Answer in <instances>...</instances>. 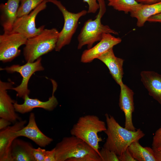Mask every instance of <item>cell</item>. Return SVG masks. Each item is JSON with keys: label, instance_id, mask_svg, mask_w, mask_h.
Here are the masks:
<instances>
[{"label": "cell", "instance_id": "f1b7e54d", "mask_svg": "<svg viewBox=\"0 0 161 161\" xmlns=\"http://www.w3.org/2000/svg\"><path fill=\"white\" fill-rule=\"evenodd\" d=\"M117 156L119 161H137L132 156L128 148L121 155Z\"/></svg>", "mask_w": 161, "mask_h": 161}, {"label": "cell", "instance_id": "1f68e13d", "mask_svg": "<svg viewBox=\"0 0 161 161\" xmlns=\"http://www.w3.org/2000/svg\"><path fill=\"white\" fill-rule=\"evenodd\" d=\"M11 122L9 120L4 118L1 117L0 119V130L4 129L10 125Z\"/></svg>", "mask_w": 161, "mask_h": 161}, {"label": "cell", "instance_id": "f546056e", "mask_svg": "<svg viewBox=\"0 0 161 161\" xmlns=\"http://www.w3.org/2000/svg\"><path fill=\"white\" fill-rule=\"evenodd\" d=\"M44 161H56L54 148L50 150H46Z\"/></svg>", "mask_w": 161, "mask_h": 161}, {"label": "cell", "instance_id": "d6986e66", "mask_svg": "<svg viewBox=\"0 0 161 161\" xmlns=\"http://www.w3.org/2000/svg\"><path fill=\"white\" fill-rule=\"evenodd\" d=\"M33 148L30 143L16 138L10 148L11 161H35L32 154Z\"/></svg>", "mask_w": 161, "mask_h": 161}, {"label": "cell", "instance_id": "277c9868", "mask_svg": "<svg viewBox=\"0 0 161 161\" xmlns=\"http://www.w3.org/2000/svg\"><path fill=\"white\" fill-rule=\"evenodd\" d=\"M59 32L57 29H44L40 34L28 38L23 49L27 62H33L55 49Z\"/></svg>", "mask_w": 161, "mask_h": 161}, {"label": "cell", "instance_id": "7402d4cb", "mask_svg": "<svg viewBox=\"0 0 161 161\" xmlns=\"http://www.w3.org/2000/svg\"><path fill=\"white\" fill-rule=\"evenodd\" d=\"M108 5L118 11L124 12L125 13L134 11L142 4L136 0H108Z\"/></svg>", "mask_w": 161, "mask_h": 161}, {"label": "cell", "instance_id": "3957f363", "mask_svg": "<svg viewBox=\"0 0 161 161\" xmlns=\"http://www.w3.org/2000/svg\"><path fill=\"white\" fill-rule=\"evenodd\" d=\"M97 1L99 8L95 18L94 20L89 19L85 22L78 36V49L86 45L88 49L91 48L95 42L102 39L104 33L118 34L117 32L108 25L101 23V19L106 10V4L104 0H98Z\"/></svg>", "mask_w": 161, "mask_h": 161}, {"label": "cell", "instance_id": "6da1fadb", "mask_svg": "<svg viewBox=\"0 0 161 161\" xmlns=\"http://www.w3.org/2000/svg\"><path fill=\"white\" fill-rule=\"evenodd\" d=\"M106 129L104 132L107 136L104 148L114 152L117 156L121 155L133 142L139 141L145 135L140 129L135 131L121 126L113 116L105 115Z\"/></svg>", "mask_w": 161, "mask_h": 161}, {"label": "cell", "instance_id": "8fae6325", "mask_svg": "<svg viewBox=\"0 0 161 161\" xmlns=\"http://www.w3.org/2000/svg\"><path fill=\"white\" fill-rule=\"evenodd\" d=\"M53 85L52 95L48 100L46 101H42L35 98H30L29 95H26L24 99V102L22 104H19L16 102L14 103L16 111L19 113L24 114L31 111L34 108H39L43 109L48 111L53 110L58 104V101L54 95V92L56 89L57 85L53 80H51Z\"/></svg>", "mask_w": 161, "mask_h": 161}, {"label": "cell", "instance_id": "4316f807", "mask_svg": "<svg viewBox=\"0 0 161 161\" xmlns=\"http://www.w3.org/2000/svg\"><path fill=\"white\" fill-rule=\"evenodd\" d=\"M46 150L39 147L37 148H33L32 154L35 161H44L45 153Z\"/></svg>", "mask_w": 161, "mask_h": 161}, {"label": "cell", "instance_id": "7c38bea8", "mask_svg": "<svg viewBox=\"0 0 161 161\" xmlns=\"http://www.w3.org/2000/svg\"><path fill=\"white\" fill-rule=\"evenodd\" d=\"M121 41L120 38L116 37L111 34L104 33L102 39L97 44L83 51L81 56V61L83 63L91 62Z\"/></svg>", "mask_w": 161, "mask_h": 161}, {"label": "cell", "instance_id": "836d02e7", "mask_svg": "<svg viewBox=\"0 0 161 161\" xmlns=\"http://www.w3.org/2000/svg\"><path fill=\"white\" fill-rule=\"evenodd\" d=\"M139 3L143 5H149L161 2V0H136Z\"/></svg>", "mask_w": 161, "mask_h": 161}, {"label": "cell", "instance_id": "7a4b0ae2", "mask_svg": "<svg viewBox=\"0 0 161 161\" xmlns=\"http://www.w3.org/2000/svg\"><path fill=\"white\" fill-rule=\"evenodd\" d=\"M106 129L105 122L97 116L88 114L80 117L70 131L71 135L83 140L93 148L100 155L99 143L102 139L98 135Z\"/></svg>", "mask_w": 161, "mask_h": 161}, {"label": "cell", "instance_id": "2e32d148", "mask_svg": "<svg viewBox=\"0 0 161 161\" xmlns=\"http://www.w3.org/2000/svg\"><path fill=\"white\" fill-rule=\"evenodd\" d=\"M107 67L110 74L119 86L123 83L122 78L124 74L123 66L124 60L116 57L113 48L103 54L97 58Z\"/></svg>", "mask_w": 161, "mask_h": 161}, {"label": "cell", "instance_id": "5bb4252c", "mask_svg": "<svg viewBox=\"0 0 161 161\" xmlns=\"http://www.w3.org/2000/svg\"><path fill=\"white\" fill-rule=\"evenodd\" d=\"M120 91L119 105L125 116V128L130 131L137 130L132 122V114L134 110V92L123 83L120 86Z\"/></svg>", "mask_w": 161, "mask_h": 161}, {"label": "cell", "instance_id": "e0dca14e", "mask_svg": "<svg viewBox=\"0 0 161 161\" xmlns=\"http://www.w3.org/2000/svg\"><path fill=\"white\" fill-rule=\"evenodd\" d=\"M20 0H8L0 5V22L4 32L12 31L18 18V11Z\"/></svg>", "mask_w": 161, "mask_h": 161}, {"label": "cell", "instance_id": "ac0fdd59", "mask_svg": "<svg viewBox=\"0 0 161 161\" xmlns=\"http://www.w3.org/2000/svg\"><path fill=\"white\" fill-rule=\"evenodd\" d=\"M141 80L150 96L161 105V75L153 71H142Z\"/></svg>", "mask_w": 161, "mask_h": 161}, {"label": "cell", "instance_id": "30bf717a", "mask_svg": "<svg viewBox=\"0 0 161 161\" xmlns=\"http://www.w3.org/2000/svg\"><path fill=\"white\" fill-rule=\"evenodd\" d=\"M26 123V120L17 121L12 126L0 131V161H11L10 148L14 140L18 137L16 132L23 128Z\"/></svg>", "mask_w": 161, "mask_h": 161}, {"label": "cell", "instance_id": "44dd1931", "mask_svg": "<svg viewBox=\"0 0 161 161\" xmlns=\"http://www.w3.org/2000/svg\"><path fill=\"white\" fill-rule=\"evenodd\" d=\"M128 149L132 156L137 161H156L147 147H143L140 144L139 141L132 142Z\"/></svg>", "mask_w": 161, "mask_h": 161}, {"label": "cell", "instance_id": "ba28073f", "mask_svg": "<svg viewBox=\"0 0 161 161\" xmlns=\"http://www.w3.org/2000/svg\"><path fill=\"white\" fill-rule=\"evenodd\" d=\"M41 58H39L33 62H27L25 64L20 65H13L4 68H1V70H5L9 73L17 72L20 73L22 77L21 83L12 89L17 92V96L23 99L27 95H29L30 91L28 89V83L32 75L35 72L43 71L44 68L41 63Z\"/></svg>", "mask_w": 161, "mask_h": 161}, {"label": "cell", "instance_id": "8992f818", "mask_svg": "<svg viewBox=\"0 0 161 161\" xmlns=\"http://www.w3.org/2000/svg\"><path fill=\"white\" fill-rule=\"evenodd\" d=\"M55 5L61 12L64 19V24L61 31L59 32L55 50L59 52L65 46L69 44L75 33L78 26V21L82 16H85L87 11L83 10L76 13H72L66 9L61 2L58 0H47Z\"/></svg>", "mask_w": 161, "mask_h": 161}, {"label": "cell", "instance_id": "52a82bcc", "mask_svg": "<svg viewBox=\"0 0 161 161\" xmlns=\"http://www.w3.org/2000/svg\"><path fill=\"white\" fill-rule=\"evenodd\" d=\"M27 39L21 33L4 32L0 35V60L10 62L18 56L21 52L19 48L25 44Z\"/></svg>", "mask_w": 161, "mask_h": 161}, {"label": "cell", "instance_id": "d4e9b609", "mask_svg": "<svg viewBox=\"0 0 161 161\" xmlns=\"http://www.w3.org/2000/svg\"><path fill=\"white\" fill-rule=\"evenodd\" d=\"M151 148L154 150H161V126L154 134Z\"/></svg>", "mask_w": 161, "mask_h": 161}, {"label": "cell", "instance_id": "4dcf8cb0", "mask_svg": "<svg viewBox=\"0 0 161 161\" xmlns=\"http://www.w3.org/2000/svg\"><path fill=\"white\" fill-rule=\"evenodd\" d=\"M147 148L152 153L156 161H161V150H156L152 148L147 147Z\"/></svg>", "mask_w": 161, "mask_h": 161}, {"label": "cell", "instance_id": "d6a6232c", "mask_svg": "<svg viewBox=\"0 0 161 161\" xmlns=\"http://www.w3.org/2000/svg\"><path fill=\"white\" fill-rule=\"evenodd\" d=\"M147 21L149 22L161 23V13L150 17Z\"/></svg>", "mask_w": 161, "mask_h": 161}, {"label": "cell", "instance_id": "484cf974", "mask_svg": "<svg viewBox=\"0 0 161 161\" xmlns=\"http://www.w3.org/2000/svg\"><path fill=\"white\" fill-rule=\"evenodd\" d=\"M67 161H101V160L99 154H88L79 158L70 159Z\"/></svg>", "mask_w": 161, "mask_h": 161}, {"label": "cell", "instance_id": "4fadbf2b", "mask_svg": "<svg viewBox=\"0 0 161 161\" xmlns=\"http://www.w3.org/2000/svg\"><path fill=\"white\" fill-rule=\"evenodd\" d=\"M13 83L0 80V117L6 119L12 123H15L19 119L16 113L14 103L15 102L7 93L11 89Z\"/></svg>", "mask_w": 161, "mask_h": 161}, {"label": "cell", "instance_id": "cb8c5ba5", "mask_svg": "<svg viewBox=\"0 0 161 161\" xmlns=\"http://www.w3.org/2000/svg\"><path fill=\"white\" fill-rule=\"evenodd\" d=\"M101 161H119L118 156L114 152L103 147L99 151Z\"/></svg>", "mask_w": 161, "mask_h": 161}, {"label": "cell", "instance_id": "ffe728a7", "mask_svg": "<svg viewBox=\"0 0 161 161\" xmlns=\"http://www.w3.org/2000/svg\"><path fill=\"white\" fill-rule=\"evenodd\" d=\"M161 13V2L149 4H142L134 11L130 13L131 17L137 19V25L142 27L150 17Z\"/></svg>", "mask_w": 161, "mask_h": 161}, {"label": "cell", "instance_id": "9c48e42d", "mask_svg": "<svg viewBox=\"0 0 161 161\" xmlns=\"http://www.w3.org/2000/svg\"><path fill=\"white\" fill-rule=\"evenodd\" d=\"M47 2V0L43 1L29 14L18 17L11 31L21 33L27 38L40 34L44 29L45 26L37 28L35 19L39 13L46 8Z\"/></svg>", "mask_w": 161, "mask_h": 161}, {"label": "cell", "instance_id": "603a6c76", "mask_svg": "<svg viewBox=\"0 0 161 161\" xmlns=\"http://www.w3.org/2000/svg\"><path fill=\"white\" fill-rule=\"evenodd\" d=\"M47 0H20L18 17L29 14L43 1Z\"/></svg>", "mask_w": 161, "mask_h": 161}, {"label": "cell", "instance_id": "9a60e30c", "mask_svg": "<svg viewBox=\"0 0 161 161\" xmlns=\"http://www.w3.org/2000/svg\"><path fill=\"white\" fill-rule=\"evenodd\" d=\"M17 136L27 137L41 147H45L53 141L52 138L44 134L38 127L35 114L30 113L27 124L16 133Z\"/></svg>", "mask_w": 161, "mask_h": 161}, {"label": "cell", "instance_id": "5b68a950", "mask_svg": "<svg viewBox=\"0 0 161 161\" xmlns=\"http://www.w3.org/2000/svg\"><path fill=\"white\" fill-rule=\"evenodd\" d=\"M54 148L56 161H67L70 159L79 158L88 154H99L85 142L73 135L64 137Z\"/></svg>", "mask_w": 161, "mask_h": 161}, {"label": "cell", "instance_id": "83f0119b", "mask_svg": "<svg viewBox=\"0 0 161 161\" xmlns=\"http://www.w3.org/2000/svg\"><path fill=\"white\" fill-rule=\"evenodd\" d=\"M98 0H83L84 2L87 3L89 6L88 13H95L99 8Z\"/></svg>", "mask_w": 161, "mask_h": 161}]
</instances>
